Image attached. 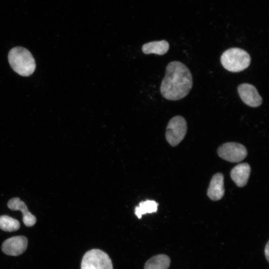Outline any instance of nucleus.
I'll return each mask as SVG.
<instances>
[{"label":"nucleus","instance_id":"3","mask_svg":"<svg viewBox=\"0 0 269 269\" xmlns=\"http://www.w3.org/2000/svg\"><path fill=\"white\" fill-rule=\"evenodd\" d=\"M221 63L223 67L231 72H240L247 69L250 65L251 58L245 50L238 48H230L225 51L221 56Z\"/></svg>","mask_w":269,"mask_h":269},{"label":"nucleus","instance_id":"12","mask_svg":"<svg viewBox=\"0 0 269 269\" xmlns=\"http://www.w3.org/2000/svg\"><path fill=\"white\" fill-rule=\"evenodd\" d=\"M169 48L168 42L165 40L153 41L144 44L142 46V51L144 54H155L162 55L165 54Z\"/></svg>","mask_w":269,"mask_h":269},{"label":"nucleus","instance_id":"7","mask_svg":"<svg viewBox=\"0 0 269 269\" xmlns=\"http://www.w3.org/2000/svg\"><path fill=\"white\" fill-rule=\"evenodd\" d=\"M237 90L242 101L248 106L256 108L262 105V98L254 85L243 83L238 86Z\"/></svg>","mask_w":269,"mask_h":269},{"label":"nucleus","instance_id":"8","mask_svg":"<svg viewBox=\"0 0 269 269\" xmlns=\"http://www.w3.org/2000/svg\"><path fill=\"white\" fill-rule=\"evenodd\" d=\"M27 245L28 240L25 236H14L3 242L1 250L6 255L18 256L25 251Z\"/></svg>","mask_w":269,"mask_h":269},{"label":"nucleus","instance_id":"14","mask_svg":"<svg viewBox=\"0 0 269 269\" xmlns=\"http://www.w3.org/2000/svg\"><path fill=\"white\" fill-rule=\"evenodd\" d=\"M158 203L154 200H146L140 202L134 209V214L138 219L143 214L156 212L157 210Z\"/></svg>","mask_w":269,"mask_h":269},{"label":"nucleus","instance_id":"1","mask_svg":"<svg viewBox=\"0 0 269 269\" xmlns=\"http://www.w3.org/2000/svg\"><path fill=\"white\" fill-rule=\"evenodd\" d=\"M193 86V78L188 68L183 63L173 61L166 66L165 75L160 91L167 100L176 101L186 96Z\"/></svg>","mask_w":269,"mask_h":269},{"label":"nucleus","instance_id":"10","mask_svg":"<svg viewBox=\"0 0 269 269\" xmlns=\"http://www.w3.org/2000/svg\"><path fill=\"white\" fill-rule=\"evenodd\" d=\"M225 193L224 176L221 173L214 174L210 183L207 190V195L213 201L220 200Z\"/></svg>","mask_w":269,"mask_h":269},{"label":"nucleus","instance_id":"15","mask_svg":"<svg viewBox=\"0 0 269 269\" xmlns=\"http://www.w3.org/2000/svg\"><path fill=\"white\" fill-rule=\"evenodd\" d=\"M20 224L18 220L7 215L0 216V229L11 232L18 230Z\"/></svg>","mask_w":269,"mask_h":269},{"label":"nucleus","instance_id":"13","mask_svg":"<svg viewBox=\"0 0 269 269\" xmlns=\"http://www.w3.org/2000/svg\"><path fill=\"white\" fill-rule=\"evenodd\" d=\"M170 264L169 257L160 254L149 259L145 263L144 269H168Z\"/></svg>","mask_w":269,"mask_h":269},{"label":"nucleus","instance_id":"6","mask_svg":"<svg viewBox=\"0 0 269 269\" xmlns=\"http://www.w3.org/2000/svg\"><path fill=\"white\" fill-rule=\"evenodd\" d=\"M219 156L231 162L243 160L247 155V150L243 145L236 142H227L220 146L217 150Z\"/></svg>","mask_w":269,"mask_h":269},{"label":"nucleus","instance_id":"4","mask_svg":"<svg viewBox=\"0 0 269 269\" xmlns=\"http://www.w3.org/2000/svg\"><path fill=\"white\" fill-rule=\"evenodd\" d=\"M81 269H113L109 255L100 249H92L84 255Z\"/></svg>","mask_w":269,"mask_h":269},{"label":"nucleus","instance_id":"2","mask_svg":"<svg viewBox=\"0 0 269 269\" xmlns=\"http://www.w3.org/2000/svg\"><path fill=\"white\" fill-rule=\"evenodd\" d=\"M8 60L12 69L21 76H30L35 69L36 64L33 56L24 47L17 46L10 50Z\"/></svg>","mask_w":269,"mask_h":269},{"label":"nucleus","instance_id":"11","mask_svg":"<svg viewBox=\"0 0 269 269\" xmlns=\"http://www.w3.org/2000/svg\"><path fill=\"white\" fill-rule=\"evenodd\" d=\"M250 173V166L247 163H243L235 166L231 170L230 175L236 185L242 187L247 184Z\"/></svg>","mask_w":269,"mask_h":269},{"label":"nucleus","instance_id":"16","mask_svg":"<svg viewBox=\"0 0 269 269\" xmlns=\"http://www.w3.org/2000/svg\"><path fill=\"white\" fill-rule=\"evenodd\" d=\"M269 242H268L265 248V254L268 262H269Z\"/></svg>","mask_w":269,"mask_h":269},{"label":"nucleus","instance_id":"5","mask_svg":"<svg viewBox=\"0 0 269 269\" xmlns=\"http://www.w3.org/2000/svg\"><path fill=\"white\" fill-rule=\"evenodd\" d=\"M187 130V123L181 116H176L170 119L166 129L165 137L172 146L178 144L184 138Z\"/></svg>","mask_w":269,"mask_h":269},{"label":"nucleus","instance_id":"9","mask_svg":"<svg viewBox=\"0 0 269 269\" xmlns=\"http://www.w3.org/2000/svg\"><path fill=\"white\" fill-rule=\"evenodd\" d=\"M7 207L11 210H20L22 213V221L27 227L33 226L36 222V218L28 210L25 203L18 197L10 199L7 203Z\"/></svg>","mask_w":269,"mask_h":269}]
</instances>
